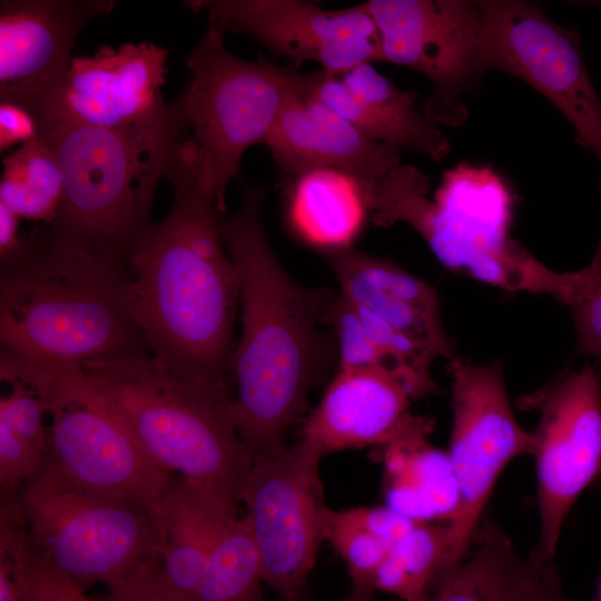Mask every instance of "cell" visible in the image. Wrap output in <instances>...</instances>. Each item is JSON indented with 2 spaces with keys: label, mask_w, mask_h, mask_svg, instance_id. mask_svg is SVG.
<instances>
[{
  "label": "cell",
  "mask_w": 601,
  "mask_h": 601,
  "mask_svg": "<svg viewBox=\"0 0 601 601\" xmlns=\"http://www.w3.org/2000/svg\"><path fill=\"white\" fill-rule=\"evenodd\" d=\"M0 550L10 559L21 601H95L32 545L17 510L0 511Z\"/></svg>",
  "instance_id": "obj_28"
},
{
  "label": "cell",
  "mask_w": 601,
  "mask_h": 601,
  "mask_svg": "<svg viewBox=\"0 0 601 601\" xmlns=\"http://www.w3.org/2000/svg\"><path fill=\"white\" fill-rule=\"evenodd\" d=\"M341 512L351 523L367 531L390 546L398 542L417 523L387 505L355 508Z\"/></svg>",
  "instance_id": "obj_33"
},
{
  "label": "cell",
  "mask_w": 601,
  "mask_h": 601,
  "mask_svg": "<svg viewBox=\"0 0 601 601\" xmlns=\"http://www.w3.org/2000/svg\"><path fill=\"white\" fill-rule=\"evenodd\" d=\"M514 601H569L554 563L544 564L536 583Z\"/></svg>",
  "instance_id": "obj_35"
},
{
  "label": "cell",
  "mask_w": 601,
  "mask_h": 601,
  "mask_svg": "<svg viewBox=\"0 0 601 601\" xmlns=\"http://www.w3.org/2000/svg\"><path fill=\"white\" fill-rule=\"evenodd\" d=\"M324 454L299 437L254 457L240 491L262 561L263 580L284 601H300L323 540L319 464Z\"/></svg>",
  "instance_id": "obj_12"
},
{
  "label": "cell",
  "mask_w": 601,
  "mask_h": 601,
  "mask_svg": "<svg viewBox=\"0 0 601 601\" xmlns=\"http://www.w3.org/2000/svg\"><path fill=\"white\" fill-rule=\"evenodd\" d=\"M263 582L258 548L242 516L211 551L191 601H259Z\"/></svg>",
  "instance_id": "obj_27"
},
{
  "label": "cell",
  "mask_w": 601,
  "mask_h": 601,
  "mask_svg": "<svg viewBox=\"0 0 601 601\" xmlns=\"http://www.w3.org/2000/svg\"><path fill=\"white\" fill-rule=\"evenodd\" d=\"M20 218L4 204L0 203V257L14 253L23 238L18 234Z\"/></svg>",
  "instance_id": "obj_36"
},
{
  "label": "cell",
  "mask_w": 601,
  "mask_h": 601,
  "mask_svg": "<svg viewBox=\"0 0 601 601\" xmlns=\"http://www.w3.org/2000/svg\"><path fill=\"white\" fill-rule=\"evenodd\" d=\"M95 601H190L166 580L159 556L107 587Z\"/></svg>",
  "instance_id": "obj_32"
},
{
  "label": "cell",
  "mask_w": 601,
  "mask_h": 601,
  "mask_svg": "<svg viewBox=\"0 0 601 601\" xmlns=\"http://www.w3.org/2000/svg\"><path fill=\"white\" fill-rule=\"evenodd\" d=\"M433 420L414 416L383 446L386 505L415 521L445 520L457 505V487L447 453L427 442Z\"/></svg>",
  "instance_id": "obj_22"
},
{
  "label": "cell",
  "mask_w": 601,
  "mask_h": 601,
  "mask_svg": "<svg viewBox=\"0 0 601 601\" xmlns=\"http://www.w3.org/2000/svg\"><path fill=\"white\" fill-rule=\"evenodd\" d=\"M189 130L183 91L155 117L130 127L60 125L40 137L63 179L61 203L47 233L129 260L154 225L157 186Z\"/></svg>",
  "instance_id": "obj_4"
},
{
  "label": "cell",
  "mask_w": 601,
  "mask_h": 601,
  "mask_svg": "<svg viewBox=\"0 0 601 601\" xmlns=\"http://www.w3.org/2000/svg\"><path fill=\"white\" fill-rule=\"evenodd\" d=\"M37 138H39V126L30 111L16 104L0 102L1 152Z\"/></svg>",
  "instance_id": "obj_34"
},
{
  "label": "cell",
  "mask_w": 601,
  "mask_h": 601,
  "mask_svg": "<svg viewBox=\"0 0 601 601\" xmlns=\"http://www.w3.org/2000/svg\"><path fill=\"white\" fill-rule=\"evenodd\" d=\"M237 503L173 474L154 515L166 580L191 601L218 540L237 520Z\"/></svg>",
  "instance_id": "obj_21"
},
{
  "label": "cell",
  "mask_w": 601,
  "mask_h": 601,
  "mask_svg": "<svg viewBox=\"0 0 601 601\" xmlns=\"http://www.w3.org/2000/svg\"><path fill=\"white\" fill-rule=\"evenodd\" d=\"M262 186L243 184L240 206L221 215L225 247L240 273L242 332L231 362L233 417L253 457L284 450L309 392L338 367L328 323L335 292L294 279L268 240Z\"/></svg>",
  "instance_id": "obj_2"
},
{
  "label": "cell",
  "mask_w": 601,
  "mask_h": 601,
  "mask_svg": "<svg viewBox=\"0 0 601 601\" xmlns=\"http://www.w3.org/2000/svg\"><path fill=\"white\" fill-rule=\"evenodd\" d=\"M539 412L532 456L538 479L540 536L529 556L553 562L564 520L601 474V377L595 365L562 372L519 398Z\"/></svg>",
  "instance_id": "obj_11"
},
{
  "label": "cell",
  "mask_w": 601,
  "mask_h": 601,
  "mask_svg": "<svg viewBox=\"0 0 601 601\" xmlns=\"http://www.w3.org/2000/svg\"><path fill=\"white\" fill-rule=\"evenodd\" d=\"M315 72L305 73L288 96L264 145L289 178L327 168L359 185L382 181L400 166L401 150L366 138L349 121L316 98Z\"/></svg>",
  "instance_id": "obj_17"
},
{
  "label": "cell",
  "mask_w": 601,
  "mask_h": 601,
  "mask_svg": "<svg viewBox=\"0 0 601 601\" xmlns=\"http://www.w3.org/2000/svg\"><path fill=\"white\" fill-rule=\"evenodd\" d=\"M194 11L208 13V27L246 33L298 69L319 65L327 77H341L380 61V38L364 3L325 10L302 0H193Z\"/></svg>",
  "instance_id": "obj_14"
},
{
  "label": "cell",
  "mask_w": 601,
  "mask_h": 601,
  "mask_svg": "<svg viewBox=\"0 0 601 601\" xmlns=\"http://www.w3.org/2000/svg\"><path fill=\"white\" fill-rule=\"evenodd\" d=\"M62 193L60 166L41 139L22 144L2 158L0 203L20 219L51 224Z\"/></svg>",
  "instance_id": "obj_25"
},
{
  "label": "cell",
  "mask_w": 601,
  "mask_h": 601,
  "mask_svg": "<svg viewBox=\"0 0 601 601\" xmlns=\"http://www.w3.org/2000/svg\"><path fill=\"white\" fill-rule=\"evenodd\" d=\"M380 38V61L416 70L433 86L422 109L437 124L460 127L465 97L482 77L480 1L368 0Z\"/></svg>",
  "instance_id": "obj_13"
},
{
  "label": "cell",
  "mask_w": 601,
  "mask_h": 601,
  "mask_svg": "<svg viewBox=\"0 0 601 601\" xmlns=\"http://www.w3.org/2000/svg\"><path fill=\"white\" fill-rule=\"evenodd\" d=\"M594 486L597 489V493L601 496V474L594 482Z\"/></svg>",
  "instance_id": "obj_39"
},
{
  "label": "cell",
  "mask_w": 601,
  "mask_h": 601,
  "mask_svg": "<svg viewBox=\"0 0 601 601\" xmlns=\"http://www.w3.org/2000/svg\"><path fill=\"white\" fill-rule=\"evenodd\" d=\"M224 35L207 28L187 56L191 79L184 89L204 184L221 215H226V189L238 176L245 151L265 142L305 76L293 67L234 56Z\"/></svg>",
  "instance_id": "obj_7"
},
{
  "label": "cell",
  "mask_w": 601,
  "mask_h": 601,
  "mask_svg": "<svg viewBox=\"0 0 601 601\" xmlns=\"http://www.w3.org/2000/svg\"><path fill=\"white\" fill-rule=\"evenodd\" d=\"M0 601H21L8 554L0 550Z\"/></svg>",
  "instance_id": "obj_37"
},
{
  "label": "cell",
  "mask_w": 601,
  "mask_h": 601,
  "mask_svg": "<svg viewBox=\"0 0 601 601\" xmlns=\"http://www.w3.org/2000/svg\"><path fill=\"white\" fill-rule=\"evenodd\" d=\"M328 323L338 345L337 371L386 366L402 374L386 352L372 338L352 303L339 290L335 292L329 305ZM402 376L405 378L403 374Z\"/></svg>",
  "instance_id": "obj_30"
},
{
  "label": "cell",
  "mask_w": 601,
  "mask_h": 601,
  "mask_svg": "<svg viewBox=\"0 0 601 601\" xmlns=\"http://www.w3.org/2000/svg\"><path fill=\"white\" fill-rule=\"evenodd\" d=\"M1 346L43 367L149 353L129 300V263L47 230L0 264Z\"/></svg>",
  "instance_id": "obj_3"
},
{
  "label": "cell",
  "mask_w": 601,
  "mask_h": 601,
  "mask_svg": "<svg viewBox=\"0 0 601 601\" xmlns=\"http://www.w3.org/2000/svg\"><path fill=\"white\" fill-rule=\"evenodd\" d=\"M321 529L323 540H327L347 563L353 584L368 587L371 575L391 546L351 523L341 511L326 506L322 513Z\"/></svg>",
  "instance_id": "obj_31"
},
{
  "label": "cell",
  "mask_w": 601,
  "mask_h": 601,
  "mask_svg": "<svg viewBox=\"0 0 601 601\" xmlns=\"http://www.w3.org/2000/svg\"><path fill=\"white\" fill-rule=\"evenodd\" d=\"M373 592L368 587L353 584L349 593L338 601H375Z\"/></svg>",
  "instance_id": "obj_38"
},
{
  "label": "cell",
  "mask_w": 601,
  "mask_h": 601,
  "mask_svg": "<svg viewBox=\"0 0 601 601\" xmlns=\"http://www.w3.org/2000/svg\"><path fill=\"white\" fill-rule=\"evenodd\" d=\"M445 543V524L417 522L391 546L371 575L368 587L403 601H428L440 583Z\"/></svg>",
  "instance_id": "obj_26"
},
{
  "label": "cell",
  "mask_w": 601,
  "mask_h": 601,
  "mask_svg": "<svg viewBox=\"0 0 601 601\" xmlns=\"http://www.w3.org/2000/svg\"><path fill=\"white\" fill-rule=\"evenodd\" d=\"M475 550L428 601H514L539 580L542 566L523 559L496 524L479 528Z\"/></svg>",
  "instance_id": "obj_24"
},
{
  "label": "cell",
  "mask_w": 601,
  "mask_h": 601,
  "mask_svg": "<svg viewBox=\"0 0 601 601\" xmlns=\"http://www.w3.org/2000/svg\"><path fill=\"white\" fill-rule=\"evenodd\" d=\"M171 208L130 256L129 300L146 347L173 374L233 391L240 273L223 242L191 137L174 149Z\"/></svg>",
  "instance_id": "obj_1"
},
{
  "label": "cell",
  "mask_w": 601,
  "mask_h": 601,
  "mask_svg": "<svg viewBox=\"0 0 601 601\" xmlns=\"http://www.w3.org/2000/svg\"><path fill=\"white\" fill-rule=\"evenodd\" d=\"M453 423L447 456L457 487V505L446 522L440 582L470 555L494 484L504 467L532 454L533 433L516 421L497 361L449 359Z\"/></svg>",
  "instance_id": "obj_8"
},
{
  "label": "cell",
  "mask_w": 601,
  "mask_h": 601,
  "mask_svg": "<svg viewBox=\"0 0 601 601\" xmlns=\"http://www.w3.org/2000/svg\"><path fill=\"white\" fill-rule=\"evenodd\" d=\"M112 0H2L0 2V102L30 111L47 126L69 71L76 40Z\"/></svg>",
  "instance_id": "obj_15"
},
{
  "label": "cell",
  "mask_w": 601,
  "mask_h": 601,
  "mask_svg": "<svg viewBox=\"0 0 601 601\" xmlns=\"http://www.w3.org/2000/svg\"><path fill=\"white\" fill-rule=\"evenodd\" d=\"M18 502L32 545L83 589L108 587L159 556L146 508L81 486L47 460L21 486Z\"/></svg>",
  "instance_id": "obj_6"
},
{
  "label": "cell",
  "mask_w": 601,
  "mask_h": 601,
  "mask_svg": "<svg viewBox=\"0 0 601 601\" xmlns=\"http://www.w3.org/2000/svg\"><path fill=\"white\" fill-rule=\"evenodd\" d=\"M312 92L373 141L435 161L450 151L440 124L417 108L418 93L401 89L372 63L341 77L316 71Z\"/></svg>",
  "instance_id": "obj_20"
},
{
  "label": "cell",
  "mask_w": 601,
  "mask_h": 601,
  "mask_svg": "<svg viewBox=\"0 0 601 601\" xmlns=\"http://www.w3.org/2000/svg\"><path fill=\"white\" fill-rule=\"evenodd\" d=\"M169 50L150 41L100 47L73 57L60 95L39 138L60 125L130 127L166 105L161 88Z\"/></svg>",
  "instance_id": "obj_16"
},
{
  "label": "cell",
  "mask_w": 601,
  "mask_h": 601,
  "mask_svg": "<svg viewBox=\"0 0 601 601\" xmlns=\"http://www.w3.org/2000/svg\"><path fill=\"white\" fill-rule=\"evenodd\" d=\"M339 293L404 334L434 359L455 356L436 290L383 258L349 247L323 254Z\"/></svg>",
  "instance_id": "obj_19"
},
{
  "label": "cell",
  "mask_w": 601,
  "mask_h": 601,
  "mask_svg": "<svg viewBox=\"0 0 601 601\" xmlns=\"http://www.w3.org/2000/svg\"><path fill=\"white\" fill-rule=\"evenodd\" d=\"M413 393L386 366L336 371L300 431L324 455L347 449L385 446L412 421Z\"/></svg>",
  "instance_id": "obj_18"
},
{
  "label": "cell",
  "mask_w": 601,
  "mask_h": 601,
  "mask_svg": "<svg viewBox=\"0 0 601 601\" xmlns=\"http://www.w3.org/2000/svg\"><path fill=\"white\" fill-rule=\"evenodd\" d=\"M290 179L286 219L292 233L322 254L353 247L370 217L358 181L327 168Z\"/></svg>",
  "instance_id": "obj_23"
},
{
  "label": "cell",
  "mask_w": 601,
  "mask_h": 601,
  "mask_svg": "<svg viewBox=\"0 0 601 601\" xmlns=\"http://www.w3.org/2000/svg\"><path fill=\"white\" fill-rule=\"evenodd\" d=\"M82 371L158 465L240 502L254 457L234 422L233 391L178 377L149 353L90 362Z\"/></svg>",
  "instance_id": "obj_5"
},
{
  "label": "cell",
  "mask_w": 601,
  "mask_h": 601,
  "mask_svg": "<svg viewBox=\"0 0 601 601\" xmlns=\"http://www.w3.org/2000/svg\"><path fill=\"white\" fill-rule=\"evenodd\" d=\"M482 75L497 70L530 85L571 124L575 141L601 165V99L584 62L579 35L538 4L480 0Z\"/></svg>",
  "instance_id": "obj_10"
},
{
  "label": "cell",
  "mask_w": 601,
  "mask_h": 601,
  "mask_svg": "<svg viewBox=\"0 0 601 601\" xmlns=\"http://www.w3.org/2000/svg\"><path fill=\"white\" fill-rule=\"evenodd\" d=\"M46 368L51 373L46 460L70 481L131 500L154 516L173 474L147 454L82 368Z\"/></svg>",
  "instance_id": "obj_9"
},
{
  "label": "cell",
  "mask_w": 601,
  "mask_h": 601,
  "mask_svg": "<svg viewBox=\"0 0 601 601\" xmlns=\"http://www.w3.org/2000/svg\"><path fill=\"white\" fill-rule=\"evenodd\" d=\"M556 300L570 309L578 353L601 361V236L588 266L563 273Z\"/></svg>",
  "instance_id": "obj_29"
},
{
  "label": "cell",
  "mask_w": 601,
  "mask_h": 601,
  "mask_svg": "<svg viewBox=\"0 0 601 601\" xmlns=\"http://www.w3.org/2000/svg\"><path fill=\"white\" fill-rule=\"evenodd\" d=\"M597 601H601V583H600V590H599V598Z\"/></svg>",
  "instance_id": "obj_40"
}]
</instances>
